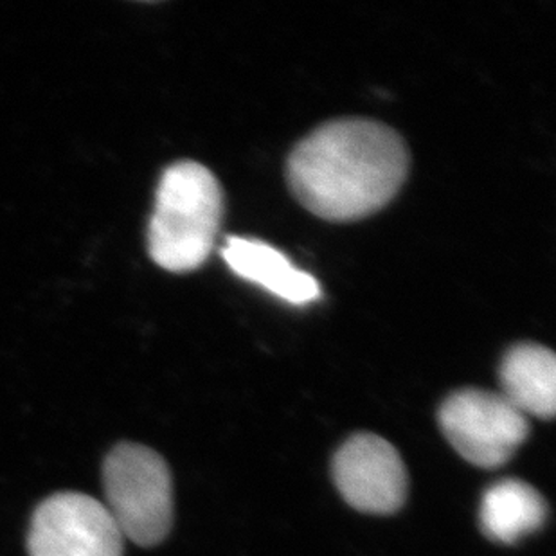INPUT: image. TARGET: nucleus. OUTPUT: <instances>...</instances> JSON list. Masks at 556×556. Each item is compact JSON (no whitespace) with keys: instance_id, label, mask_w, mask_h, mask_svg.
Here are the masks:
<instances>
[{"instance_id":"nucleus-1","label":"nucleus","mask_w":556,"mask_h":556,"mask_svg":"<svg viewBox=\"0 0 556 556\" xmlns=\"http://www.w3.org/2000/svg\"><path fill=\"white\" fill-rule=\"evenodd\" d=\"M409 152L389 126L368 119L326 123L287 161L290 191L328 222L363 220L394 199L407 179Z\"/></svg>"},{"instance_id":"nucleus-2","label":"nucleus","mask_w":556,"mask_h":556,"mask_svg":"<svg viewBox=\"0 0 556 556\" xmlns=\"http://www.w3.org/2000/svg\"><path fill=\"white\" fill-rule=\"evenodd\" d=\"M224 215V194L202 164L182 161L164 172L155 194L148 251L169 273H191L210 257Z\"/></svg>"},{"instance_id":"nucleus-3","label":"nucleus","mask_w":556,"mask_h":556,"mask_svg":"<svg viewBox=\"0 0 556 556\" xmlns=\"http://www.w3.org/2000/svg\"><path fill=\"white\" fill-rule=\"evenodd\" d=\"M103 486L112 519L125 539L142 547L157 546L174 522V484L157 452L137 443H119L103 463Z\"/></svg>"},{"instance_id":"nucleus-4","label":"nucleus","mask_w":556,"mask_h":556,"mask_svg":"<svg viewBox=\"0 0 556 556\" xmlns=\"http://www.w3.org/2000/svg\"><path fill=\"white\" fill-rule=\"evenodd\" d=\"M438 421L457 454L481 468L503 467L530 435V421L503 394L478 388L452 393Z\"/></svg>"},{"instance_id":"nucleus-5","label":"nucleus","mask_w":556,"mask_h":556,"mask_svg":"<svg viewBox=\"0 0 556 556\" xmlns=\"http://www.w3.org/2000/svg\"><path fill=\"white\" fill-rule=\"evenodd\" d=\"M123 536L105 504L76 492L46 498L33 514L29 556H123Z\"/></svg>"},{"instance_id":"nucleus-6","label":"nucleus","mask_w":556,"mask_h":556,"mask_svg":"<svg viewBox=\"0 0 556 556\" xmlns=\"http://www.w3.org/2000/svg\"><path fill=\"white\" fill-rule=\"evenodd\" d=\"M331 472L342 498L363 514L389 515L404 506L407 470L399 451L380 435H352L337 451Z\"/></svg>"},{"instance_id":"nucleus-7","label":"nucleus","mask_w":556,"mask_h":556,"mask_svg":"<svg viewBox=\"0 0 556 556\" xmlns=\"http://www.w3.org/2000/svg\"><path fill=\"white\" fill-rule=\"evenodd\" d=\"M222 257L232 273L256 283L290 305H308L320 298L314 276L294 267L283 252L256 238H227Z\"/></svg>"},{"instance_id":"nucleus-8","label":"nucleus","mask_w":556,"mask_h":556,"mask_svg":"<svg viewBox=\"0 0 556 556\" xmlns=\"http://www.w3.org/2000/svg\"><path fill=\"white\" fill-rule=\"evenodd\" d=\"M501 394L526 418L552 420L556 409V358L552 350L522 342L504 355L498 368Z\"/></svg>"},{"instance_id":"nucleus-9","label":"nucleus","mask_w":556,"mask_h":556,"mask_svg":"<svg viewBox=\"0 0 556 556\" xmlns=\"http://www.w3.org/2000/svg\"><path fill=\"white\" fill-rule=\"evenodd\" d=\"M547 504L531 484L520 479H503L484 492L479 525L490 541L515 544L541 530Z\"/></svg>"}]
</instances>
